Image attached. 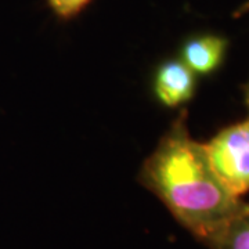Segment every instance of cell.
<instances>
[{
    "label": "cell",
    "mask_w": 249,
    "mask_h": 249,
    "mask_svg": "<svg viewBox=\"0 0 249 249\" xmlns=\"http://www.w3.org/2000/svg\"><path fill=\"white\" fill-rule=\"evenodd\" d=\"M139 180L183 227L208 245L249 206L223 186L205 145L187 132L184 114L145 160Z\"/></svg>",
    "instance_id": "obj_1"
},
{
    "label": "cell",
    "mask_w": 249,
    "mask_h": 249,
    "mask_svg": "<svg viewBox=\"0 0 249 249\" xmlns=\"http://www.w3.org/2000/svg\"><path fill=\"white\" fill-rule=\"evenodd\" d=\"M216 176L232 196L249 191V121L232 124L205 144Z\"/></svg>",
    "instance_id": "obj_2"
},
{
    "label": "cell",
    "mask_w": 249,
    "mask_h": 249,
    "mask_svg": "<svg viewBox=\"0 0 249 249\" xmlns=\"http://www.w3.org/2000/svg\"><path fill=\"white\" fill-rule=\"evenodd\" d=\"M194 72L181 61H168L160 68L155 79V93L162 104L178 107L194 94Z\"/></svg>",
    "instance_id": "obj_3"
},
{
    "label": "cell",
    "mask_w": 249,
    "mask_h": 249,
    "mask_svg": "<svg viewBox=\"0 0 249 249\" xmlns=\"http://www.w3.org/2000/svg\"><path fill=\"white\" fill-rule=\"evenodd\" d=\"M227 50V39L219 35H201L187 40L183 47V60L193 72L214 71Z\"/></svg>",
    "instance_id": "obj_4"
},
{
    "label": "cell",
    "mask_w": 249,
    "mask_h": 249,
    "mask_svg": "<svg viewBox=\"0 0 249 249\" xmlns=\"http://www.w3.org/2000/svg\"><path fill=\"white\" fill-rule=\"evenodd\" d=\"M209 245L213 249H249V206L234 217Z\"/></svg>",
    "instance_id": "obj_5"
},
{
    "label": "cell",
    "mask_w": 249,
    "mask_h": 249,
    "mask_svg": "<svg viewBox=\"0 0 249 249\" xmlns=\"http://www.w3.org/2000/svg\"><path fill=\"white\" fill-rule=\"evenodd\" d=\"M91 0H47L54 14L62 19H71L76 17L80 11L86 9Z\"/></svg>",
    "instance_id": "obj_6"
},
{
    "label": "cell",
    "mask_w": 249,
    "mask_h": 249,
    "mask_svg": "<svg viewBox=\"0 0 249 249\" xmlns=\"http://www.w3.org/2000/svg\"><path fill=\"white\" fill-rule=\"evenodd\" d=\"M249 13V0H247L242 6H241L240 9L235 11V17H240L242 14H247Z\"/></svg>",
    "instance_id": "obj_7"
},
{
    "label": "cell",
    "mask_w": 249,
    "mask_h": 249,
    "mask_svg": "<svg viewBox=\"0 0 249 249\" xmlns=\"http://www.w3.org/2000/svg\"><path fill=\"white\" fill-rule=\"evenodd\" d=\"M245 98H247V106H248L249 109V83L248 86H247V91H245Z\"/></svg>",
    "instance_id": "obj_8"
}]
</instances>
